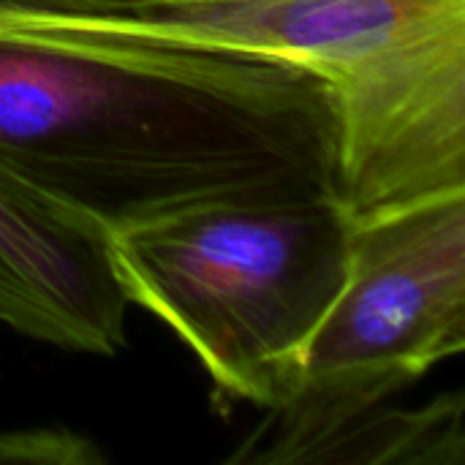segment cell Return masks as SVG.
Returning <instances> with one entry per match:
<instances>
[{
  "mask_svg": "<svg viewBox=\"0 0 465 465\" xmlns=\"http://www.w3.org/2000/svg\"><path fill=\"white\" fill-rule=\"evenodd\" d=\"M465 349V191L387 210L349 229L341 292L313 330L294 398L229 463L379 406Z\"/></svg>",
  "mask_w": 465,
  "mask_h": 465,
  "instance_id": "277c9868",
  "label": "cell"
},
{
  "mask_svg": "<svg viewBox=\"0 0 465 465\" xmlns=\"http://www.w3.org/2000/svg\"><path fill=\"white\" fill-rule=\"evenodd\" d=\"M0 463L93 465L104 463L98 444L65 428H33L0 433Z\"/></svg>",
  "mask_w": 465,
  "mask_h": 465,
  "instance_id": "52a82bcc",
  "label": "cell"
},
{
  "mask_svg": "<svg viewBox=\"0 0 465 465\" xmlns=\"http://www.w3.org/2000/svg\"><path fill=\"white\" fill-rule=\"evenodd\" d=\"M0 169L104 234L335 196L327 82L292 60L63 27L0 3Z\"/></svg>",
  "mask_w": 465,
  "mask_h": 465,
  "instance_id": "6da1fadb",
  "label": "cell"
},
{
  "mask_svg": "<svg viewBox=\"0 0 465 465\" xmlns=\"http://www.w3.org/2000/svg\"><path fill=\"white\" fill-rule=\"evenodd\" d=\"M335 196L218 202L106 234L128 305L163 322L226 406H286L300 360L346 278Z\"/></svg>",
  "mask_w": 465,
  "mask_h": 465,
  "instance_id": "3957f363",
  "label": "cell"
},
{
  "mask_svg": "<svg viewBox=\"0 0 465 465\" xmlns=\"http://www.w3.org/2000/svg\"><path fill=\"white\" fill-rule=\"evenodd\" d=\"M5 5H22V8H49V11H82V8H101L112 3H128V0H0Z\"/></svg>",
  "mask_w": 465,
  "mask_h": 465,
  "instance_id": "ba28073f",
  "label": "cell"
},
{
  "mask_svg": "<svg viewBox=\"0 0 465 465\" xmlns=\"http://www.w3.org/2000/svg\"><path fill=\"white\" fill-rule=\"evenodd\" d=\"M465 458L463 395L450 392L420 409L379 403L308 430L262 463L460 465Z\"/></svg>",
  "mask_w": 465,
  "mask_h": 465,
  "instance_id": "8992f818",
  "label": "cell"
},
{
  "mask_svg": "<svg viewBox=\"0 0 465 465\" xmlns=\"http://www.w3.org/2000/svg\"><path fill=\"white\" fill-rule=\"evenodd\" d=\"M128 300L106 234L0 169V322L71 354L125 346Z\"/></svg>",
  "mask_w": 465,
  "mask_h": 465,
  "instance_id": "5b68a950",
  "label": "cell"
},
{
  "mask_svg": "<svg viewBox=\"0 0 465 465\" xmlns=\"http://www.w3.org/2000/svg\"><path fill=\"white\" fill-rule=\"evenodd\" d=\"M63 27L221 46L316 71L349 223L465 191V0H128L30 8Z\"/></svg>",
  "mask_w": 465,
  "mask_h": 465,
  "instance_id": "7a4b0ae2",
  "label": "cell"
}]
</instances>
